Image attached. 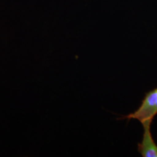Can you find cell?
<instances>
[{"label": "cell", "mask_w": 157, "mask_h": 157, "mask_svg": "<svg viewBox=\"0 0 157 157\" xmlns=\"http://www.w3.org/2000/svg\"><path fill=\"white\" fill-rule=\"evenodd\" d=\"M143 140L138 144V151L143 157H157V146L153 140L151 126H143Z\"/></svg>", "instance_id": "7a4b0ae2"}, {"label": "cell", "mask_w": 157, "mask_h": 157, "mask_svg": "<svg viewBox=\"0 0 157 157\" xmlns=\"http://www.w3.org/2000/svg\"><path fill=\"white\" fill-rule=\"evenodd\" d=\"M157 114V88L147 93L140 107L135 112L124 116L121 119L128 121L134 119L140 121L143 126H151L152 120Z\"/></svg>", "instance_id": "6da1fadb"}]
</instances>
